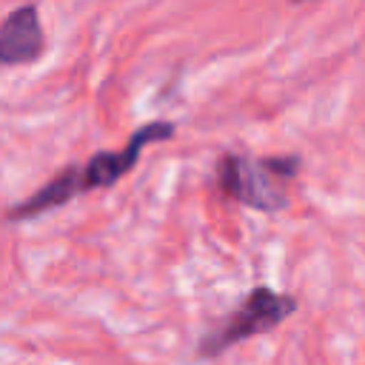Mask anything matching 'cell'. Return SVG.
I'll list each match as a JSON object with an SVG mask.
<instances>
[{
  "label": "cell",
  "instance_id": "cell-4",
  "mask_svg": "<svg viewBox=\"0 0 365 365\" xmlns=\"http://www.w3.org/2000/svg\"><path fill=\"white\" fill-rule=\"evenodd\" d=\"M46 51V34L37 6H20L0 23V68L37 63Z\"/></svg>",
  "mask_w": 365,
  "mask_h": 365
},
{
  "label": "cell",
  "instance_id": "cell-1",
  "mask_svg": "<svg viewBox=\"0 0 365 365\" xmlns=\"http://www.w3.org/2000/svg\"><path fill=\"white\" fill-rule=\"evenodd\" d=\"M174 131H177V125L171 120H151V123L140 125L120 151H97L83 165H66L60 174H54L46 185H40L31 197H26L20 202V217L23 220L40 217L46 211L66 205L77 194L114 185L120 177H125L137 165L145 145L160 143V140H171Z\"/></svg>",
  "mask_w": 365,
  "mask_h": 365
},
{
  "label": "cell",
  "instance_id": "cell-2",
  "mask_svg": "<svg viewBox=\"0 0 365 365\" xmlns=\"http://www.w3.org/2000/svg\"><path fill=\"white\" fill-rule=\"evenodd\" d=\"M299 160L297 157H240V154H222L217 163V182L220 188L257 211H279L288 202L285 185L297 174Z\"/></svg>",
  "mask_w": 365,
  "mask_h": 365
},
{
  "label": "cell",
  "instance_id": "cell-3",
  "mask_svg": "<svg viewBox=\"0 0 365 365\" xmlns=\"http://www.w3.org/2000/svg\"><path fill=\"white\" fill-rule=\"evenodd\" d=\"M294 308H297V302L288 294H277V291L259 285L245 294V299L240 302V308L234 314H228L214 331H208L200 339L197 356H220L222 351L234 348L237 342L277 328Z\"/></svg>",
  "mask_w": 365,
  "mask_h": 365
}]
</instances>
